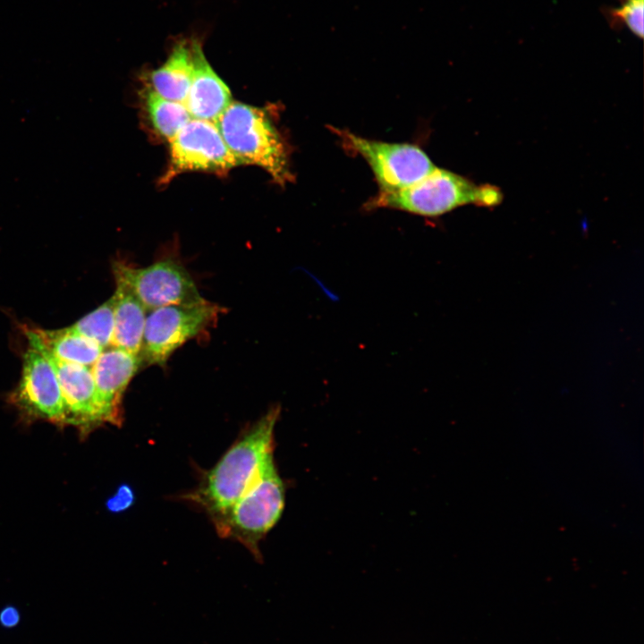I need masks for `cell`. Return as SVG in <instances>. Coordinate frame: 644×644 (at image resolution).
Returning <instances> with one entry per match:
<instances>
[{"label": "cell", "instance_id": "1", "mask_svg": "<svg viewBox=\"0 0 644 644\" xmlns=\"http://www.w3.org/2000/svg\"><path fill=\"white\" fill-rule=\"evenodd\" d=\"M271 407L222 456L196 494L214 519L225 513L258 476L273 455L274 430L280 415Z\"/></svg>", "mask_w": 644, "mask_h": 644}, {"label": "cell", "instance_id": "2", "mask_svg": "<svg viewBox=\"0 0 644 644\" xmlns=\"http://www.w3.org/2000/svg\"><path fill=\"white\" fill-rule=\"evenodd\" d=\"M240 165H255L281 185L292 180L285 145L265 110L232 102L216 121Z\"/></svg>", "mask_w": 644, "mask_h": 644}, {"label": "cell", "instance_id": "3", "mask_svg": "<svg viewBox=\"0 0 644 644\" xmlns=\"http://www.w3.org/2000/svg\"><path fill=\"white\" fill-rule=\"evenodd\" d=\"M501 200L502 194L496 187L478 186L459 174L436 166L428 175L403 190L379 192L369 201V208H390L437 216L463 205L493 207Z\"/></svg>", "mask_w": 644, "mask_h": 644}, {"label": "cell", "instance_id": "4", "mask_svg": "<svg viewBox=\"0 0 644 644\" xmlns=\"http://www.w3.org/2000/svg\"><path fill=\"white\" fill-rule=\"evenodd\" d=\"M284 505V487L272 455L244 494L214 521L222 537L238 540L259 558V541L277 522Z\"/></svg>", "mask_w": 644, "mask_h": 644}, {"label": "cell", "instance_id": "5", "mask_svg": "<svg viewBox=\"0 0 644 644\" xmlns=\"http://www.w3.org/2000/svg\"><path fill=\"white\" fill-rule=\"evenodd\" d=\"M223 309L205 301L191 305H168L147 315L140 358L143 365L165 366L170 356L189 340L210 327Z\"/></svg>", "mask_w": 644, "mask_h": 644}, {"label": "cell", "instance_id": "6", "mask_svg": "<svg viewBox=\"0 0 644 644\" xmlns=\"http://www.w3.org/2000/svg\"><path fill=\"white\" fill-rule=\"evenodd\" d=\"M114 280L123 284L148 311L168 305L205 301L186 268L174 259H162L143 267L122 261L113 265Z\"/></svg>", "mask_w": 644, "mask_h": 644}, {"label": "cell", "instance_id": "7", "mask_svg": "<svg viewBox=\"0 0 644 644\" xmlns=\"http://www.w3.org/2000/svg\"><path fill=\"white\" fill-rule=\"evenodd\" d=\"M349 148L359 153L369 165L379 185V192L403 190L431 173L436 165L418 146L386 143L339 131Z\"/></svg>", "mask_w": 644, "mask_h": 644}, {"label": "cell", "instance_id": "8", "mask_svg": "<svg viewBox=\"0 0 644 644\" xmlns=\"http://www.w3.org/2000/svg\"><path fill=\"white\" fill-rule=\"evenodd\" d=\"M28 343L21 379L9 400L27 421L46 420L64 427V402L55 370L40 348Z\"/></svg>", "mask_w": 644, "mask_h": 644}, {"label": "cell", "instance_id": "9", "mask_svg": "<svg viewBox=\"0 0 644 644\" xmlns=\"http://www.w3.org/2000/svg\"><path fill=\"white\" fill-rule=\"evenodd\" d=\"M170 142V162L163 182L183 172L223 174L240 165L210 121L191 118Z\"/></svg>", "mask_w": 644, "mask_h": 644}, {"label": "cell", "instance_id": "10", "mask_svg": "<svg viewBox=\"0 0 644 644\" xmlns=\"http://www.w3.org/2000/svg\"><path fill=\"white\" fill-rule=\"evenodd\" d=\"M42 351L50 360L58 378L64 402V426H73L79 429L80 436H85L105 424L91 368L61 361Z\"/></svg>", "mask_w": 644, "mask_h": 644}, {"label": "cell", "instance_id": "11", "mask_svg": "<svg viewBox=\"0 0 644 644\" xmlns=\"http://www.w3.org/2000/svg\"><path fill=\"white\" fill-rule=\"evenodd\" d=\"M142 365L140 355L109 346L90 367L105 424L121 425L123 394Z\"/></svg>", "mask_w": 644, "mask_h": 644}, {"label": "cell", "instance_id": "12", "mask_svg": "<svg viewBox=\"0 0 644 644\" xmlns=\"http://www.w3.org/2000/svg\"><path fill=\"white\" fill-rule=\"evenodd\" d=\"M193 73L184 106L191 118L216 123L233 102L229 88L212 69L199 41L192 40Z\"/></svg>", "mask_w": 644, "mask_h": 644}, {"label": "cell", "instance_id": "13", "mask_svg": "<svg viewBox=\"0 0 644 644\" xmlns=\"http://www.w3.org/2000/svg\"><path fill=\"white\" fill-rule=\"evenodd\" d=\"M25 335L53 358L87 367H91L104 350L72 326L55 330L26 328Z\"/></svg>", "mask_w": 644, "mask_h": 644}, {"label": "cell", "instance_id": "14", "mask_svg": "<svg viewBox=\"0 0 644 644\" xmlns=\"http://www.w3.org/2000/svg\"><path fill=\"white\" fill-rule=\"evenodd\" d=\"M112 345L140 356L148 309L122 283L115 281Z\"/></svg>", "mask_w": 644, "mask_h": 644}, {"label": "cell", "instance_id": "15", "mask_svg": "<svg viewBox=\"0 0 644 644\" xmlns=\"http://www.w3.org/2000/svg\"><path fill=\"white\" fill-rule=\"evenodd\" d=\"M192 73V40L179 41L166 61L150 73V89L164 98L184 103Z\"/></svg>", "mask_w": 644, "mask_h": 644}, {"label": "cell", "instance_id": "16", "mask_svg": "<svg viewBox=\"0 0 644 644\" xmlns=\"http://www.w3.org/2000/svg\"><path fill=\"white\" fill-rule=\"evenodd\" d=\"M144 104L153 129L169 141L191 119L183 103L164 98L151 89L145 91Z\"/></svg>", "mask_w": 644, "mask_h": 644}, {"label": "cell", "instance_id": "17", "mask_svg": "<svg viewBox=\"0 0 644 644\" xmlns=\"http://www.w3.org/2000/svg\"><path fill=\"white\" fill-rule=\"evenodd\" d=\"M71 326L103 349L111 346L114 333L113 296Z\"/></svg>", "mask_w": 644, "mask_h": 644}, {"label": "cell", "instance_id": "18", "mask_svg": "<svg viewBox=\"0 0 644 644\" xmlns=\"http://www.w3.org/2000/svg\"><path fill=\"white\" fill-rule=\"evenodd\" d=\"M618 8L604 7L601 9L609 26L614 30L627 27L635 36L643 38L644 0H619Z\"/></svg>", "mask_w": 644, "mask_h": 644}, {"label": "cell", "instance_id": "19", "mask_svg": "<svg viewBox=\"0 0 644 644\" xmlns=\"http://www.w3.org/2000/svg\"><path fill=\"white\" fill-rule=\"evenodd\" d=\"M134 502V493L130 486L122 485L106 501V508L112 513H120L129 508Z\"/></svg>", "mask_w": 644, "mask_h": 644}, {"label": "cell", "instance_id": "20", "mask_svg": "<svg viewBox=\"0 0 644 644\" xmlns=\"http://www.w3.org/2000/svg\"><path fill=\"white\" fill-rule=\"evenodd\" d=\"M0 619L4 625L13 626L18 622L19 616L13 608H7L2 612Z\"/></svg>", "mask_w": 644, "mask_h": 644}]
</instances>
